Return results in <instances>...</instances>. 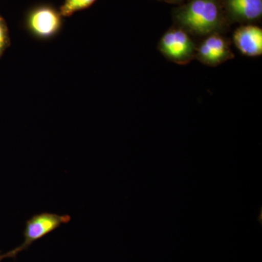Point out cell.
<instances>
[{"label": "cell", "mask_w": 262, "mask_h": 262, "mask_svg": "<svg viewBox=\"0 0 262 262\" xmlns=\"http://www.w3.org/2000/svg\"><path fill=\"white\" fill-rule=\"evenodd\" d=\"M174 18L179 27L194 35L220 33L225 27L223 10L219 0H190L177 10Z\"/></svg>", "instance_id": "cell-1"}, {"label": "cell", "mask_w": 262, "mask_h": 262, "mask_svg": "<svg viewBox=\"0 0 262 262\" xmlns=\"http://www.w3.org/2000/svg\"><path fill=\"white\" fill-rule=\"evenodd\" d=\"M24 27L34 38L48 40L56 37L63 27V17L56 7L48 3L34 5L26 13Z\"/></svg>", "instance_id": "cell-2"}, {"label": "cell", "mask_w": 262, "mask_h": 262, "mask_svg": "<svg viewBox=\"0 0 262 262\" xmlns=\"http://www.w3.org/2000/svg\"><path fill=\"white\" fill-rule=\"evenodd\" d=\"M70 220V216L68 215H60L51 213L34 215L26 224L22 244L9 252L2 254V258L3 259L15 257L19 253L27 249L33 243L51 233L63 224L68 223Z\"/></svg>", "instance_id": "cell-3"}, {"label": "cell", "mask_w": 262, "mask_h": 262, "mask_svg": "<svg viewBox=\"0 0 262 262\" xmlns=\"http://www.w3.org/2000/svg\"><path fill=\"white\" fill-rule=\"evenodd\" d=\"M158 49L169 61L185 65L195 58L196 48L187 31L171 28L160 39Z\"/></svg>", "instance_id": "cell-4"}, {"label": "cell", "mask_w": 262, "mask_h": 262, "mask_svg": "<svg viewBox=\"0 0 262 262\" xmlns=\"http://www.w3.org/2000/svg\"><path fill=\"white\" fill-rule=\"evenodd\" d=\"M195 58L203 64L216 67L232 59L234 54L229 41L220 33H213L207 36L196 48Z\"/></svg>", "instance_id": "cell-5"}, {"label": "cell", "mask_w": 262, "mask_h": 262, "mask_svg": "<svg viewBox=\"0 0 262 262\" xmlns=\"http://www.w3.org/2000/svg\"><path fill=\"white\" fill-rule=\"evenodd\" d=\"M233 42L235 47L244 56H261L262 29L252 24L241 26L234 31Z\"/></svg>", "instance_id": "cell-6"}, {"label": "cell", "mask_w": 262, "mask_h": 262, "mask_svg": "<svg viewBox=\"0 0 262 262\" xmlns=\"http://www.w3.org/2000/svg\"><path fill=\"white\" fill-rule=\"evenodd\" d=\"M224 5L232 21H255L262 15V0H224Z\"/></svg>", "instance_id": "cell-7"}, {"label": "cell", "mask_w": 262, "mask_h": 262, "mask_svg": "<svg viewBox=\"0 0 262 262\" xmlns=\"http://www.w3.org/2000/svg\"><path fill=\"white\" fill-rule=\"evenodd\" d=\"M97 0H64L60 7L62 17L72 16L75 13L91 8Z\"/></svg>", "instance_id": "cell-8"}, {"label": "cell", "mask_w": 262, "mask_h": 262, "mask_svg": "<svg viewBox=\"0 0 262 262\" xmlns=\"http://www.w3.org/2000/svg\"><path fill=\"white\" fill-rule=\"evenodd\" d=\"M10 46L9 29L5 18L0 15V58Z\"/></svg>", "instance_id": "cell-9"}, {"label": "cell", "mask_w": 262, "mask_h": 262, "mask_svg": "<svg viewBox=\"0 0 262 262\" xmlns=\"http://www.w3.org/2000/svg\"><path fill=\"white\" fill-rule=\"evenodd\" d=\"M173 1H176V2H182V1H183V0H173Z\"/></svg>", "instance_id": "cell-10"}, {"label": "cell", "mask_w": 262, "mask_h": 262, "mask_svg": "<svg viewBox=\"0 0 262 262\" xmlns=\"http://www.w3.org/2000/svg\"><path fill=\"white\" fill-rule=\"evenodd\" d=\"M164 1H166V2H173V0H164Z\"/></svg>", "instance_id": "cell-11"}, {"label": "cell", "mask_w": 262, "mask_h": 262, "mask_svg": "<svg viewBox=\"0 0 262 262\" xmlns=\"http://www.w3.org/2000/svg\"><path fill=\"white\" fill-rule=\"evenodd\" d=\"M2 259H3V258H2V255L0 254V261H1Z\"/></svg>", "instance_id": "cell-12"}]
</instances>
